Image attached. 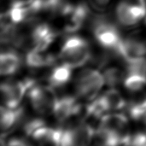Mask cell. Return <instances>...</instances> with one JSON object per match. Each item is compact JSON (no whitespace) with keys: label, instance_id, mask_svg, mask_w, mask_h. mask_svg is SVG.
Instances as JSON below:
<instances>
[{"label":"cell","instance_id":"obj_1","mask_svg":"<svg viewBox=\"0 0 146 146\" xmlns=\"http://www.w3.org/2000/svg\"><path fill=\"white\" fill-rule=\"evenodd\" d=\"M23 132L33 146H61L63 129L49 127L40 118H33L24 123Z\"/></svg>","mask_w":146,"mask_h":146},{"label":"cell","instance_id":"obj_2","mask_svg":"<svg viewBox=\"0 0 146 146\" xmlns=\"http://www.w3.org/2000/svg\"><path fill=\"white\" fill-rule=\"evenodd\" d=\"M91 58L92 48L89 42L80 36H71L66 38L58 54V59L73 68L86 65Z\"/></svg>","mask_w":146,"mask_h":146},{"label":"cell","instance_id":"obj_3","mask_svg":"<svg viewBox=\"0 0 146 146\" xmlns=\"http://www.w3.org/2000/svg\"><path fill=\"white\" fill-rule=\"evenodd\" d=\"M104 84V74L98 69H84L75 79V95L80 100L91 102L99 96Z\"/></svg>","mask_w":146,"mask_h":146},{"label":"cell","instance_id":"obj_4","mask_svg":"<svg viewBox=\"0 0 146 146\" xmlns=\"http://www.w3.org/2000/svg\"><path fill=\"white\" fill-rule=\"evenodd\" d=\"M35 84L36 80L33 78L4 80L1 85L3 106L9 109L20 107L29 89Z\"/></svg>","mask_w":146,"mask_h":146},{"label":"cell","instance_id":"obj_5","mask_svg":"<svg viewBox=\"0 0 146 146\" xmlns=\"http://www.w3.org/2000/svg\"><path fill=\"white\" fill-rule=\"evenodd\" d=\"M27 98L33 110L40 115L52 114L58 99L53 87L37 83L29 89Z\"/></svg>","mask_w":146,"mask_h":146},{"label":"cell","instance_id":"obj_6","mask_svg":"<svg viewBox=\"0 0 146 146\" xmlns=\"http://www.w3.org/2000/svg\"><path fill=\"white\" fill-rule=\"evenodd\" d=\"M76 96L64 95L58 98L53 110V115L57 121L67 123L75 119L84 121L86 115V106L82 104Z\"/></svg>","mask_w":146,"mask_h":146},{"label":"cell","instance_id":"obj_7","mask_svg":"<svg viewBox=\"0 0 146 146\" xmlns=\"http://www.w3.org/2000/svg\"><path fill=\"white\" fill-rule=\"evenodd\" d=\"M97 129L86 121L71 124L63 129L61 146H91Z\"/></svg>","mask_w":146,"mask_h":146},{"label":"cell","instance_id":"obj_8","mask_svg":"<svg viewBox=\"0 0 146 146\" xmlns=\"http://www.w3.org/2000/svg\"><path fill=\"white\" fill-rule=\"evenodd\" d=\"M98 127L117 137L126 146H130L133 134L130 131L129 120L125 115L118 112L107 113L101 119Z\"/></svg>","mask_w":146,"mask_h":146},{"label":"cell","instance_id":"obj_9","mask_svg":"<svg viewBox=\"0 0 146 146\" xmlns=\"http://www.w3.org/2000/svg\"><path fill=\"white\" fill-rule=\"evenodd\" d=\"M25 117V110L22 106L15 109H9L1 106L0 122L2 134L6 135L18 127L23 121Z\"/></svg>","mask_w":146,"mask_h":146},{"label":"cell","instance_id":"obj_10","mask_svg":"<svg viewBox=\"0 0 146 146\" xmlns=\"http://www.w3.org/2000/svg\"><path fill=\"white\" fill-rule=\"evenodd\" d=\"M73 68L70 66L61 63L52 68L49 73H47L45 78L48 85L53 87L55 90L63 88L66 86L72 78Z\"/></svg>","mask_w":146,"mask_h":146},{"label":"cell","instance_id":"obj_11","mask_svg":"<svg viewBox=\"0 0 146 146\" xmlns=\"http://www.w3.org/2000/svg\"><path fill=\"white\" fill-rule=\"evenodd\" d=\"M103 103L107 113L117 112L127 107V104L122 94L115 88L107 90L103 94L98 96Z\"/></svg>","mask_w":146,"mask_h":146},{"label":"cell","instance_id":"obj_12","mask_svg":"<svg viewBox=\"0 0 146 146\" xmlns=\"http://www.w3.org/2000/svg\"><path fill=\"white\" fill-rule=\"evenodd\" d=\"M21 65V56L11 50L2 51L0 56V72L3 76H10L18 72Z\"/></svg>","mask_w":146,"mask_h":146},{"label":"cell","instance_id":"obj_13","mask_svg":"<svg viewBox=\"0 0 146 146\" xmlns=\"http://www.w3.org/2000/svg\"><path fill=\"white\" fill-rule=\"evenodd\" d=\"M123 85L132 93L141 92L146 88V75L140 73L127 72Z\"/></svg>","mask_w":146,"mask_h":146},{"label":"cell","instance_id":"obj_14","mask_svg":"<svg viewBox=\"0 0 146 146\" xmlns=\"http://www.w3.org/2000/svg\"><path fill=\"white\" fill-rule=\"evenodd\" d=\"M126 75L127 70L124 71L121 67L118 66H106L104 72L105 84L112 88L123 83Z\"/></svg>","mask_w":146,"mask_h":146},{"label":"cell","instance_id":"obj_15","mask_svg":"<svg viewBox=\"0 0 146 146\" xmlns=\"http://www.w3.org/2000/svg\"><path fill=\"white\" fill-rule=\"evenodd\" d=\"M116 19L118 22L125 27H135L139 21L133 15L129 9L122 3L120 2L116 7L115 10Z\"/></svg>","mask_w":146,"mask_h":146},{"label":"cell","instance_id":"obj_16","mask_svg":"<svg viewBox=\"0 0 146 146\" xmlns=\"http://www.w3.org/2000/svg\"><path fill=\"white\" fill-rule=\"evenodd\" d=\"M127 108L131 119L146 126V98L132 103Z\"/></svg>","mask_w":146,"mask_h":146},{"label":"cell","instance_id":"obj_17","mask_svg":"<svg viewBox=\"0 0 146 146\" xmlns=\"http://www.w3.org/2000/svg\"><path fill=\"white\" fill-rule=\"evenodd\" d=\"M7 146H33L27 138H11L7 141Z\"/></svg>","mask_w":146,"mask_h":146},{"label":"cell","instance_id":"obj_18","mask_svg":"<svg viewBox=\"0 0 146 146\" xmlns=\"http://www.w3.org/2000/svg\"><path fill=\"white\" fill-rule=\"evenodd\" d=\"M110 1V0H89V3L95 10L103 12L107 9Z\"/></svg>","mask_w":146,"mask_h":146},{"label":"cell","instance_id":"obj_19","mask_svg":"<svg viewBox=\"0 0 146 146\" xmlns=\"http://www.w3.org/2000/svg\"><path fill=\"white\" fill-rule=\"evenodd\" d=\"M121 2L129 8L146 9L145 0H121Z\"/></svg>","mask_w":146,"mask_h":146}]
</instances>
